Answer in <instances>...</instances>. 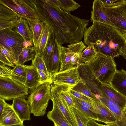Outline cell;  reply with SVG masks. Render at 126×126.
<instances>
[{
  "label": "cell",
  "instance_id": "6da1fadb",
  "mask_svg": "<svg viewBox=\"0 0 126 126\" xmlns=\"http://www.w3.org/2000/svg\"><path fill=\"white\" fill-rule=\"evenodd\" d=\"M34 7L40 20L48 24L55 39L60 46L81 41L89 22L59 7L51 6L44 0H35Z\"/></svg>",
  "mask_w": 126,
  "mask_h": 126
},
{
  "label": "cell",
  "instance_id": "7a4b0ae2",
  "mask_svg": "<svg viewBox=\"0 0 126 126\" xmlns=\"http://www.w3.org/2000/svg\"><path fill=\"white\" fill-rule=\"evenodd\" d=\"M83 38L85 44L94 45L99 53L113 58L120 55V48L126 41L116 28L100 22H93L87 28Z\"/></svg>",
  "mask_w": 126,
  "mask_h": 126
},
{
  "label": "cell",
  "instance_id": "3957f363",
  "mask_svg": "<svg viewBox=\"0 0 126 126\" xmlns=\"http://www.w3.org/2000/svg\"><path fill=\"white\" fill-rule=\"evenodd\" d=\"M51 84L46 83L32 90L27 100L31 113L36 116H43L50 100H51Z\"/></svg>",
  "mask_w": 126,
  "mask_h": 126
},
{
  "label": "cell",
  "instance_id": "277c9868",
  "mask_svg": "<svg viewBox=\"0 0 126 126\" xmlns=\"http://www.w3.org/2000/svg\"><path fill=\"white\" fill-rule=\"evenodd\" d=\"M89 65L96 79L101 84L110 83L117 70L113 58L100 53Z\"/></svg>",
  "mask_w": 126,
  "mask_h": 126
},
{
  "label": "cell",
  "instance_id": "5b68a950",
  "mask_svg": "<svg viewBox=\"0 0 126 126\" xmlns=\"http://www.w3.org/2000/svg\"><path fill=\"white\" fill-rule=\"evenodd\" d=\"M28 88L24 84L13 79L0 77V98L9 101L26 97Z\"/></svg>",
  "mask_w": 126,
  "mask_h": 126
},
{
  "label": "cell",
  "instance_id": "8992f818",
  "mask_svg": "<svg viewBox=\"0 0 126 126\" xmlns=\"http://www.w3.org/2000/svg\"><path fill=\"white\" fill-rule=\"evenodd\" d=\"M24 40L19 33L13 29H7L0 31V44L10 51L17 61L24 47L23 45Z\"/></svg>",
  "mask_w": 126,
  "mask_h": 126
},
{
  "label": "cell",
  "instance_id": "52a82bcc",
  "mask_svg": "<svg viewBox=\"0 0 126 126\" xmlns=\"http://www.w3.org/2000/svg\"><path fill=\"white\" fill-rule=\"evenodd\" d=\"M7 6L17 12L22 18L29 21L39 19L33 0H2Z\"/></svg>",
  "mask_w": 126,
  "mask_h": 126
},
{
  "label": "cell",
  "instance_id": "ba28073f",
  "mask_svg": "<svg viewBox=\"0 0 126 126\" xmlns=\"http://www.w3.org/2000/svg\"><path fill=\"white\" fill-rule=\"evenodd\" d=\"M68 88L64 85L54 84L51 85V100L57 106L70 126H78L73 114L60 94V92L62 90Z\"/></svg>",
  "mask_w": 126,
  "mask_h": 126
},
{
  "label": "cell",
  "instance_id": "9c48e42d",
  "mask_svg": "<svg viewBox=\"0 0 126 126\" xmlns=\"http://www.w3.org/2000/svg\"><path fill=\"white\" fill-rule=\"evenodd\" d=\"M80 79L77 66L62 72L53 74L52 81L54 84L64 85L72 89Z\"/></svg>",
  "mask_w": 126,
  "mask_h": 126
},
{
  "label": "cell",
  "instance_id": "30bf717a",
  "mask_svg": "<svg viewBox=\"0 0 126 126\" xmlns=\"http://www.w3.org/2000/svg\"><path fill=\"white\" fill-rule=\"evenodd\" d=\"M77 68L80 78L99 99V97L103 92L101 89V84L96 79L89 64L81 63L77 66Z\"/></svg>",
  "mask_w": 126,
  "mask_h": 126
},
{
  "label": "cell",
  "instance_id": "8fae6325",
  "mask_svg": "<svg viewBox=\"0 0 126 126\" xmlns=\"http://www.w3.org/2000/svg\"><path fill=\"white\" fill-rule=\"evenodd\" d=\"M106 8L108 16L115 27L122 34L126 31V2L116 7Z\"/></svg>",
  "mask_w": 126,
  "mask_h": 126
},
{
  "label": "cell",
  "instance_id": "7c38bea8",
  "mask_svg": "<svg viewBox=\"0 0 126 126\" xmlns=\"http://www.w3.org/2000/svg\"><path fill=\"white\" fill-rule=\"evenodd\" d=\"M91 20L93 23L102 22L115 27L108 16L106 8L101 0H94L91 12Z\"/></svg>",
  "mask_w": 126,
  "mask_h": 126
},
{
  "label": "cell",
  "instance_id": "4fadbf2b",
  "mask_svg": "<svg viewBox=\"0 0 126 126\" xmlns=\"http://www.w3.org/2000/svg\"><path fill=\"white\" fill-rule=\"evenodd\" d=\"M92 100V104L94 108L95 112L98 117V122L108 125L116 122V120L114 116L99 99Z\"/></svg>",
  "mask_w": 126,
  "mask_h": 126
},
{
  "label": "cell",
  "instance_id": "5bb4252c",
  "mask_svg": "<svg viewBox=\"0 0 126 126\" xmlns=\"http://www.w3.org/2000/svg\"><path fill=\"white\" fill-rule=\"evenodd\" d=\"M99 99L114 115L116 119V122L126 123V114L124 110L103 92L99 96Z\"/></svg>",
  "mask_w": 126,
  "mask_h": 126
},
{
  "label": "cell",
  "instance_id": "9a60e30c",
  "mask_svg": "<svg viewBox=\"0 0 126 126\" xmlns=\"http://www.w3.org/2000/svg\"><path fill=\"white\" fill-rule=\"evenodd\" d=\"M44 22L42 32L34 47L36 54L41 57L45 51L53 31L47 23Z\"/></svg>",
  "mask_w": 126,
  "mask_h": 126
},
{
  "label": "cell",
  "instance_id": "2e32d148",
  "mask_svg": "<svg viewBox=\"0 0 126 126\" xmlns=\"http://www.w3.org/2000/svg\"><path fill=\"white\" fill-rule=\"evenodd\" d=\"M13 108L21 120H30L31 113L29 105L25 98H18L13 100Z\"/></svg>",
  "mask_w": 126,
  "mask_h": 126
},
{
  "label": "cell",
  "instance_id": "e0dca14e",
  "mask_svg": "<svg viewBox=\"0 0 126 126\" xmlns=\"http://www.w3.org/2000/svg\"><path fill=\"white\" fill-rule=\"evenodd\" d=\"M23 123L14 110L12 105L6 103L0 115V126Z\"/></svg>",
  "mask_w": 126,
  "mask_h": 126
},
{
  "label": "cell",
  "instance_id": "ac0fdd59",
  "mask_svg": "<svg viewBox=\"0 0 126 126\" xmlns=\"http://www.w3.org/2000/svg\"><path fill=\"white\" fill-rule=\"evenodd\" d=\"M110 83L116 90L126 98V71L117 70Z\"/></svg>",
  "mask_w": 126,
  "mask_h": 126
},
{
  "label": "cell",
  "instance_id": "d6986e66",
  "mask_svg": "<svg viewBox=\"0 0 126 126\" xmlns=\"http://www.w3.org/2000/svg\"><path fill=\"white\" fill-rule=\"evenodd\" d=\"M101 87L102 91L124 110L126 105V98L114 89L110 83L102 84Z\"/></svg>",
  "mask_w": 126,
  "mask_h": 126
},
{
  "label": "cell",
  "instance_id": "ffe728a7",
  "mask_svg": "<svg viewBox=\"0 0 126 126\" xmlns=\"http://www.w3.org/2000/svg\"><path fill=\"white\" fill-rule=\"evenodd\" d=\"M24 65L26 71L25 85L32 90L41 85L39 82L37 69L32 65Z\"/></svg>",
  "mask_w": 126,
  "mask_h": 126
},
{
  "label": "cell",
  "instance_id": "44dd1931",
  "mask_svg": "<svg viewBox=\"0 0 126 126\" xmlns=\"http://www.w3.org/2000/svg\"><path fill=\"white\" fill-rule=\"evenodd\" d=\"M13 29L19 33L24 40L29 41L33 44L32 34L27 20L21 18L16 27Z\"/></svg>",
  "mask_w": 126,
  "mask_h": 126
},
{
  "label": "cell",
  "instance_id": "7402d4cb",
  "mask_svg": "<svg viewBox=\"0 0 126 126\" xmlns=\"http://www.w3.org/2000/svg\"><path fill=\"white\" fill-rule=\"evenodd\" d=\"M52 110L47 113V116L50 120L59 126H70L59 109L54 103Z\"/></svg>",
  "mask_w": 126,
  "mask_h": 126
},
{
  "label": "cell",
  "instance_id": "603a6c76",
  "mask_svg": "<svg viewBox=\"0 0 126 126\" xmlns=\"http://www.w3.org/2000/svg\"><path fill=\"white\" fill-rule=\"evenodd\" d=\"M55 40L58 48L60 61V67L58 72H62L74 67L72 63L70 57L66 47L60 46Z\"/></svg>",
  "mask_w": 126,
  "mask_h": 126
},
{
  "label": "cell",
  "instance_id": "cb8c5ba5",
  "mask_svg": "<svg viewBox=\"0 0 126 126\" xmlns=\"http://www.w3.org/2000/svg\"><path fill=\"white\" fill-rule=\"evenodd\" d=\"M21 16L17 12L0 0V19L13 20L20 19Z\"/></svg>",
  "mask_w": 126,
  "mask_h": 126
},
{
  "label": "cell",
  "instance_id": "d4e9b609",
  "mask_svg": "<svg viewBox=\"0 0 126 126\" xmlns=\"http://www.w3.org/2000/svg\"><path fill=\"white\" fill-rule=\"evenodd\" d=\"M98 54L97 50L94 45H88L81 54V63L89 64L95 59Z\"/></svg>",
  "mask_w": 126,
  "mask_h": 126
},
{
  "label": "cell",
  "instance_id": "484cf974",
  "mask_svg": "<svg viewBox=\"0 0 126 126\" xmlns=\"http://www.w3.org/2000/svg\"><path fill=\"white\" fill-rule=\"evenodd\" d=\"M55 43V39L52 33L47 48L41 56L49 72L50 65L54 51Z\"/></svg>",
  "mask_w": 126,
  "mask_h": 126
},
{
  "label": "cell",
  "instance_id": "4316f807",
  "mask_svg": "<svg viewBox=\"0 0 126 126\" xmlns=\"http://www.w3.org/2000/svg\"><path fill=\"white\" fill-rule=\"evenodd\" d=\"M0 77L11 79L25 85V80L23 78L15 73L10 67L1 63Z\"/></svg>",
  "mask_w": 126,
  "mask_h": 126
},
{
  "label": "cell",
  "instance_id": "83f0119b",
  "mask_svg": "<svg viewBox=\"0 0 126 126\" xmlns=\"http://www.w3.org/2000/svg\"><path fill=\"white\" fill-rule=\"evenodd\" d=\"M28 21L32 33L33 43L34 46L41 35L44 22L41 21L40 19Z\"/></svg>",
  "mask_w": 126,
  "mask_h": 126
},
{
  "label": "cell",
  "instance_id": "f1b7e54d",
  "mask_svg": "<svg viewBox=\"0 0 126 126\" xmlns=\"http://www.w3.org/2000/svg\"><path fill=\"white\" fill-rule=\"evenodd\" d=\"M71 89L83 94L91 99H99L81 78L78 83Z\"/></svg>",
  "mask_w": 126,
  "mask_h": 126
},
{
  "label": "cell",
  "instance_id": "f546056e",
  "mask_svg": "<svg viewBox=\"0 0 126 126\" xmlns=\"http://www.w3.org/2000/svg\"><path fill=\"white\" fill-rule=\"evenodd\" d=\"M36 54L34 46L32 47H24L19 55L17 62L23 65L26 62L33 60Z\"/></svg>",
  "mask_w": 126,
  "mask_h": 126
},
{
  "label": "cell",
  "instance_id": "4dcf8cb0",
  "mask_svg": "<svg viewBox=\"0 0 126 126\" xmlns=\"http://www.w3.org/2000/svg\"><path fill=\"white\" fill-rule=\"evenodd\" d=\"M60 67V61L58 48L56 42L50 65L49 72L52 73L58 72Z\"/></svg>",
  "mask_w": 126,
  "mask_h": 126
},
{
  "label": "cell",
  "instance_id": "1f68e13d",
  "mask_svg": "<svg viewBox=\"0 0 126 126\" xmlns=\"http://www.w3.org/2000/svg\"><path fill=\"white\" fill-rule=\"evenodd\" d=\"M72 98L74 103L73 107L78 110L88 118L92 119L98 122V117L95 112L89 108L83 105L74 99Z\"/></svg>",
  "mask_w": 126,
  "mask_h": 126
},
{
  "label": "cell",
  "instance_id": "d6a6232c",
  "mask_svg": "<svg viewBox=\"0 0 126 126\" xmlns=\"http://www.w3.org/2000/svg\"><path fill=\"white\" fill-rule=\"evenodd\" d=\"M32 61V65L36 69L43 72L49 79L52 80L53 73L48 71L41 57L36 54L34 58Z\"/></svg>",
  "mask_w": 126,
  "mask_h": 126
},
{
  "label": "cell",
  "instance_id": "836d02e7",
  "mask_svg": "<svg viewBox=\"0 0 126 126\" xmlns=\"http://www.w3.org/2000/svg\"><path fill=\"white\" fill-rule=\"evenodd\" d=\"M59 6L62 10L70 13L80 7L78 3L72 0H57Z\"/></svg>",
  "mask_w": 126,
  "mask_h": 126
},
{
  "label": "cell",
  "instance_id": "e575fe53",
  "mask_svg": "<svg viewBox=\"0 0 126 126\" xmlns=\"http://www.w3.org/2000/svg\"><path fill=\"white\" fill-rule=\"evenodd\" d=\"M70 110L74 115L78 126H87L89 118L74 107Z\"/></svg>",
  "mask_w": 126,
  "mask_h": 126
},
{
  "label": "cell",
  "instance_id": "d590c367",
  "mask_svg": "<svg viewBox=\"0 0 126 126\" xmlns=\"http://www.w3.org/2000/svg\"><path fill=\"white\" fill-rule=\"evenodd\" d=\"M70 89L68 88L64 89L60 92L61 96L67 104L69 109L74 106L73 101L68 91Z\"/></svg>",
  "mask_w": 126,
  "mask_h": 126
},
{
  "label": "cell",
  "instance_id": "8d00e7d4",
  "mask_svg": "<svg viewBox=\"0 0 126 126\" xmlns=\"http://www.w3.org/2000/svg\"><path fill=\"white\" fill-rule=\"evenodd\" d=\"M20 19L13 20L0 19V31L5 29H13L15 28L16 26Z\"/></svg>",
  "mask_w": 126,
  "mask_h": 126
},
{
  "label": "cell",
  "instance_id": "74e56055",
  "mask_svg": "<svg viewBox=\"0 0 126 126\" xmlns=\"http://www.w3.org/2000/svg\"><path fill=\"white\" fill-rule=\"evenodd\" d=\"M15 65L12 70L25 80L26 71L24 65H21L17 62Z\"/></svg>",
  "mask_w": 126,
  "mask_h": 126
},
{
  "label": "cell",
  "instance_id": "f35d334b",
  "mask_svg": "<svg viewBox=\"0 0 126 126\" xmlns=\"http://www.w3.org/2000/svg\"><path fill=\"white\" fill-rule=\"evenodd\" d=\"M101 0L106 8L116 7L126 2V0Z\"/></svg>",
  "mask_w": 126,
  "mask_h": 126
},
{
  "label": "cell",
  "instance_id": "ab89813d",
  "mask_svg": "<svg viewBox=\"0 0 126 126\" xmlns=\"http://www.w3.org/2000/svg\"><path fill=\"white\" fill-rule=\"evenodd\" d=\"M0 51L6 56L11 63L15 65L18 62L16 58L7 49L2 45L0 44Z\"/></svg>",
  "mask_w": 126,
  "mask_h": 126
},
{
  "label": "cell",
  "instance_id": "60d3db41",
  "mask_svg": "<svg viewBox=\"0 0 126 126\" xmlns=\"http://www.w3.org/2000/svg\"><path fill=\"white\" fill-rule=\"evenodd\" d=\"M38 73L39 82L40 85L46 83H53L52 80L49 79L43 72L37 69Z\"/></svg>",
  "mask_w": 126,
  "mask_h": 126
},
{
  "label": "cell",
  "instance_id": "b9f144b4",
  "mask_svg": "<svg viewBox=\"0 0 126 126\" xmlns=\"http://www.w3.org/2000/svg\"><path fill=\"white\" fill-rule=\"evenodd\" d=\"M68 92L75 97L89 102L92 103V99L83 94L72 89H70Z\"/></svg>",
  "mask_w": 126,
  "mask_h": 126
},
{
  "label": "cell",
  "instance_id": "7bdbcfd3",
  "mask_svg": "<svg viewBox=\"0 0 126 126\" xmlns=\"http://www.w3.org/2000/svg\"><path fill=\"white\" fill-rule=\"evenodd\" d=\"M69 94L72 98H73L82 105H83L89 108L91 110L95 112V109L92 103L77 98L71 94Z\"/></svg>",
  "mask_w": 126,
  "mask_h": 126
},
{
  "label": "cell",
  "instance_id": "ee69618b",
  "mask_svg": "<svg viewBox=\"0 0 126 126\" xmlns=\"http://www.w3.org/2000/svg\"><path fill=\"white\" fill-rule=\"evenodd\" d=\"M0 60L1 62L5 65L14 67L15 64L10 62L5 55L0 51Z\"/></svg>",
  "mask_w": 126,
  "mask_h": 126
},
{
  "label": "cell",
  "instance_id": "f6af8a7d",
  "mask_svg": "<svg viewBox=\"0 0 126 126\" xmlns=\"http://www.w3.org/2000/svg\"><path fill=\"white\" fill-rule=\"evenodd\" d=\"M105 125L99 124L96 121L91 119H88L87 126H104Z\"/></svg>",
  "mask_w": 126,
  "mask_h": 126
},
{
  "label": "cell",
  "instance_id": "bcb514c9",
  "mask_svg": "<svg viewBox=\"0 0 126 126\" xmlns=\"http://www.w3.org/2000/svg\"><path fill=\"white\" fill-rule=\"evenodd\" d=\"M120 55L126 59V41L121 46L120 50Z\"/></svg>",
  "mask_w": 126,
  "mask_h": 126
},
{
  "label": "cell",
  "instance_id": "7dc6e473",
  "mask_svg": "<svg viewBox=\"0 0 126 126\" xmlns=\"http://www.w3.org/2000/svg\"><path fill=\"white\" fill-rule=\"evenodd\" d=\"M6 103L4 99L0 98V115L2 113Z\"/></svg>",
  "mask_w": 126,
  "mask_h": 126
},
{
  "label": "cell",
  "instance_id": "c3c4849f",
  "mask_svg": "<svg viewBox=\"0 0 126 126\" xmlns=\"http://www.w3.org/2000/svg\"><path fill=\"white\" fill-rule=\"evenodd\" d=\"M23 45L24 47H32L33 46V44H32V43L29 41L27 40H24L23 43Z\"/></svg>",
  "mask_w": 126,
  "mask_h": 126
},
{
  "label": "cell",
  "instance_id": "681fc988",
  "mask_svg": "<svg viewBox=\"0 0 126 126\" xmlns=\"http://www.w3.org/2000/svg\"><path fill=\"white\" fill-rule=\"evenodd\" d=\"M3 126H25L24 125L23 123H22L21 124L13 125H6Z\"/></svg>",
  "mask_w": 126,
  "mask_h": 126
},
{
  "label": "cell",
  "instance_id": "f907efd6",
  "mask_svg": "<svg viewBox=\"0 0 126 126\" xmlns=\"http://www.w3.org/2000/svg\"><path fill=\"white\" fill-rule=\"evenodd\" d=\"M123 36L126 41V31L123 32L122 34Z\"/></svg>",
  "mask_w": 126,
  "mask_h": 126
},
{
  "label": "cell",
  "instance_id": "816d5d0a",
  "mask_svg": "<svg viewBox=\"0 0 126 126\" xmlns=\"http://www.w3.org/2000/svg\"><path fill=\"white\" fill-rule=\"evenodd\" d=\"M124 110L126 114V105L124 109Z\"/></svg>",
  "mask_w": 126,
  "mask_h": 126
},
{
  "label": "cell",
  "instance_id": "f5cc1de1",
  "mask_svg": "<svg viewBox=\"0 0 126 126\" xmlns=\"http://www.w3.org/2000/svg\"><path fill=\"white\" fill-rule=\"evenodd\" d=\"M54 126H59L55 124H54Z\"/></svg>",
  "mask_w": 126,
  "mask_h": 126
},
{
  "label": "cell",
  "instance_id": "db71d44e",
  "mask_svg": "<svg viewBox=\"0 0 126 126\" xmlns=\"http://www.w3.org/2000/svg\"><path fill=\"white\" fill-rule=\"evenodd\" d=\"M104 126H110L109 125H105Z\"/></svg>",
  "mask_w": 126,
  "mask_h": 126
},
{
  "label": "cell",
  "instance_id": "11a10c76",
  "mask_svg": "<svg viewBox=\"0 0 126 126\" xmlns=\"http://www.w3.org/2000/svg\"></svg>",
  "mask_w": 126,
  "mask_h": 126
}]
</instances>
